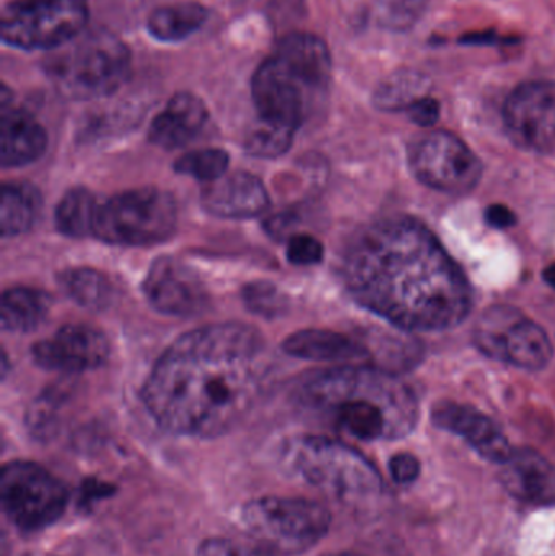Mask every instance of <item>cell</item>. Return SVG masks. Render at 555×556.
I'll return each instance as SVG.
<instances>
[{
	"instance_id": "11",
	"label": "cell",
	"mask_w": 555,
	"mask_h": 556,
	"mask_svg": "<svg viewBox=\"0 0 555 556\" xmlns=\"http://www.w3.org/2000/svg\"><path fill=\"white\" fill-rule=\"evenodd\" d=\"M475 342L491 358L530 371L546 368L554 356L546 330L507 304H497L481 314L475 327Z\"/></svg>"
},
{
	"instance_id": "14",
	"label": "cell",
	"mask_w": 555,
	"mask_h": 556,
	"mask_svg": "<svg viewBox=\"0 0 555 556\" xmlns=\"http://www.w3.org/2000/svg\"><path fill=\"white\" fill-rule=\"evenodd\" d=\"M143 294L150 306L165 316L189 319L209 307L204 281L175 257H159L152 264L143 280Z\"/></svg>"
},
{
	"instance_id": "36",
	"label": "cell",
	"mask_w": 555,
	"mask_h": 556,
	"mask_svg": "<svg viewBox=\"0 0 555 556\" xmlns=\"http://www.w3.org/2000/svg\"><path fill=\"white\" fill-rule=\"evenodd\" d=\"M485 218H488L489 224L495 228H508L517 222L514 212L501 204L491 205V207L488 208Z\"/></svg>"
},
{
	"instance_id": "24",
	"label": "cell",
	"mask_w": 555,
	"mask_h": 556,
	"mask_svg": "<svg viewBox=\"0 0 555 556\" xmlns=\"http://www.w3.org/2000/svg\"><path fill=\"white\" fill-rule=\"evenodd\" d=\"M41 192L28 182H9L2 188L0 228L3 238L18 237L35 227L41 215Z\"/></svg>"
},
{
	"instance_id": "26",
	"label": "cell",
	"mask_w": 555,
	"mask_h": 556,
	"mask_svg": "<svg viewBox=\"0 0 555 556\" xmlns=\"http://www.w3.org/2000/svg\"><path fill=\"white\" fill-rule=\"evenodd\" d=\"M98 205L94 194L85 188H72L55 207V228L67 238L93 237Z\"/></svg>"
},
{
	"instance_id": "8",
	"label": "cell",
	"mask_w": 555,
	"mask_h": 556,
	"mask_svg": "<svg viewBox=\"0 0 555 556\" xmlns=\"http://www.w3.org/2000/svg\"><path fill=\"white\" fill-rule=\"evenodd\" d=\"M178 225V205L169 192L137 188L100 202L93 237L119 247H150L169 240Z\"/></svg>"
},
{
	"instance_id": "16",
	"label": "cell",
	"mask_w": 555,
	"mask_h": 556,
	"mask_svg": "<svg viewBox=\"0 0 555 556\" xmlns=\"http://www.w3.org/2000/svg\"><path fill=\"white\" fill-rule=\"evenodd\" d=\"M432 421L440 430L463 438L479 456L484 457L489 463L504 466L514 454L504 431L478 408L452 401L440 402L433 407Z\"/></svg>"
},
{
	"instance_id": "34",
	"label": "cell",
	"mask_w": 555,
	"mask_h": 556,
	"mask_svg": "<svg viewBox=\"0 0 555 556\" xmlns=\"http://www.w3.org/2000/svg\"><path fill=\"white\" fill-rule=\"evenodd\" d=\"M390 473L394 482L401 483V485L416 482L420 476L419 459L413 456V454H396V456L390 460Z\"/></svg>"
},
{
	"instance_id": "12",
	"label": "cell",
	"mask_w": 555,
	"mask_h": 556,
	"mask_svg": "<svg viewBox=\"0 0 555 556\" xmlns=\"http://www.w3.org/2000/svg\"><path fill=\"white\" fill-rule=\"evenodd\" d=\"M409 166L422 185L446 194L471 192L482 178L481 160L462 139L446 130L414 140Z\"/></svg>"
},
{
	"instance_id": "21",
	"label": "cell",
	"mask_w": 555,
	"mask_h": 556,
	"mask_svg": "<svg viewBox=\"0 0 555 556\" xmlns=\"http://www.w3.org/2000/svg\"><path fill=\"white\" fill-rule=\"evenodd\" d=\"M287 355L312 362H341V359L362 358L367 350L361 343L332 330H299L287 337L282 343Z\"/></svg>"
},
{
	"instance_id": "30",
	"label": "cell",
	"mask_w": 555,
	"mask_h": 556,
	"mask_svg": "<svg viewBox=\"0 0 555 556\" xmlns=\"http://www.w3.org/2000/svg\"><path fill=\"white\" fill-rule=\"evenodd\" d=\"M241 294L248 309L264 319H277L289 309V300L286 294L269 281H253L243 288Z\"/></svg>"
},
{
	"instance_id": "9",
	"label": "cell",
	"mask_w": 555,
	"mask_h": 556,
	"mask_svg": "<svg viewBox=\"0 0 555 556\" xmlns=\"http://www.w3.org/2000/svg\"><path fill=\"white\" fill-rule=\"evenodd\" d=\"M67 486L46 467L29 460H12L0 473V502L20 532L51 528L67 509Z\"/></svg>"
},
{
	"instance_id": "17",
	"label": "cell",
	"mask_w": 555,
	"mask_h": 556,
	"mask_svg": "<svg viewBox=\"0 0 555 556\" xmlns=\"http://www.w3.org/2000/svg\"><path fill=\"white\" fill-rule=\"evenodd\" d=\"M0 108V163L3 168H20L41 159L48 149L45 127L28 111L13 104L9 88L3 87Z\"/></svg>"
},
{
	"instance_id": "3",
	"label": "cell",
	"mask_w": 555,
	"mask_h": 556,
	"mask_svg": "<svg viewBox=\"0 0 555 556\" xmlns=\"http://www.w3.org/2000/svg\"><path fill=\"white\" fill-rule=\"evenodd\" d=\"M302 401L329 412L345 433L361 441L398 440L416 428L419 407L404 382L374 368H335L303 386Z\"/></svg>"
},
{
	"instance_id": "1",
	"label": "cell",
	"mask_w": 555,
	"mask_h": 556,
	"mask_svg": "<svg viewBox=\"0 0 555 556\" xmlns=\"http://www.w3.org/2000/svg\"><path fill=\"white\" fill-rule=\"evenodd\" d=\"M266 378V343L256 327L211 324L165 350L143 384L142 401L168 433L222 437L250 414Z\"/></svg>"
},
{
	"instance_id": "19",
	"label": "cell",
	"mask_w": 555,
	"mask_h": 556,
	"mask_svg": "<svg viewBox=\"0 0 555 556\" xmlns=\"http://www.w3.org/2000/svg\"><path fill=\"white\" fill-rule=\"evenodd\" d=\"M209 123L204 101L189 91L176 93L150 124L149 139L163 150L182 149L198 139Z\"/></svg>"
},
{
	"instance_id": "10",
	"label": "cell",
	"mask_w": 555,
	"mask_h": 556,
	"mask_svg": "<svg viewBox=\"0 0 555 556\" xmlns=\"http://www.w3.org/2000/svg\"><path fill=\"white\" fill-rule=\"evenodd\" d=\"M87 22V0H9L0 25L7 45L52 51L80 35Z\"/></svg>"
},
{
	"instance_id": "25",
	"label": "cell",
	"mask_w": 555,
	"mask_h": 556,
	"mask_svg": "<svg viewBox=\"0 0 555 556\" xmlns=\"http://www.w3.org/2000/svg\"><path fill=\"white\" fill-rule=\"evenodd\" d=\"M59 285L72 301L87 311H104L113 304L114 288L104 274L90 267H75L59 274Z\"/></svg>"
},
{
	"instance_id": "38",
	"label": "cell",
	"mask_w": 555,
	"mask_h": 556,
	"mask_svg": "<svg viewBox=\"0 0 555 556\" xmlns=\"http://www.w3.org/2000/svg\"><path fill=\"white\" fill-rule=\"evenodd\" d=\"M338 556H357V555H349V554H348V555H338Z\"/></svg>"
},
{
	"instance_id": "13",
	"label": "cell",
	"mask_w": 555,
	"mask_h": 556,
	"mask_svg": "<svg viewBox=\"0 0 555 556\" xmlns=\"http://www.w3.org/2000/svg\"><path fill=\"white\" fill-rule=\"evenodd\" d=\"M504 123L517 146L541 155L555 153V84L525 81L505 101Z\"/></svg>"
},
{
	"instance_id": "22",
	"label": "cell",
	"mask_w": 555,
	"mask_h": 556,
	"mask_svg": "<svg viewBox=\"0 0 555 556\" xmlns=\"http://www.w3.org/2000/svg\"><path fill=\"white\" fill-rule=\"evenodd\" d=\"M51 304V296L45 291L29 287L9 288L2 294L0 326L5 332H33L45 323Z\"/></svg>"
},
{
	"instance_id": "27",
	"label": "cell",
	"mask_w": 555,
	"mask_h": 556,
	"mask_svg": "<svg viewBox=\"0 0 555 556\" xmlns=\"http://www.w3.org/2000/svg\"><path fill=\"white\" fill-rule=\"evenodd\" d=\"M427 78L414 71H400L381 81L374 103L383 111H406L414 101L427 97Z\"/></svg>"
},
{
	"instance_id": "5",
	"label": "cell",
	"mask_w": 555,
	"mask_h": 556,
	"mask_svg": "<svg viewBox=\"0 0 555 556\" xmlns=\"http://www.w3.org/2000/svg\"><path fill=\"white\" fill-rule=\"evenodd\" d=\"M45 71L62 97L97 100L123 87L129 77L130 51L119 36L108 29H84L52 49Z\"/></svg>"
},
{
	"instance_id": "6",
	"label": "cell",
	"mask_w": 555,
	"mask_h": 556,
	"mask_svg": "<svg viewBox=\"0 0 555 556\" xmlns=\"http://www.w3.org/2000/svg\"><path fill=\"white\" fill-rule=\"evenodd\" d=\"M286 473L341 500L378 495L383 480L374 464L354 447L326 437H297L279 453Z\"/></svg>"
},
{
	"instance_id": "4",
	"label": "cell",
	"mask_w": 555,
	"mask_h": 556,
	"mask_svg": "<svg viewBox=\"0 0 555 556\" xmlns=\"http://www.w3.org/2000/svg\"><path fill=\"white\" fill-rule=\"evenodd\" d=\"M331 72V52L321 38L303 31L286 36L251 81L260 121L297 132L325 100Z\"/></svg>"
},
{
	"instance_id": "15",
	"label": "cell",
	"mask_w": 555,
	"mask_h": 556,
	"mask_svg": "<svg viewBox=\"0 0 555 556\" xmlns=\"http://www.w3.org/2000/svg\"><path fill=\"white\" fill-rule=\"evenodd\" d=\"M33 362L48 371L84 372L101 368L110 358L106 336L87 324H68L31 349Z\"/></svg>"
},
{
	"instance_id": "7",
	"label": "cell",
	"mask_w": 555,
	"mask_h": 556,
	"mask_svg": "<svg viewBox=\"0 0 555 556\" xmlns=\"http://www.w3.org/2000/svg\"><path fill=\"white\" fill-rule=\"evenodd\" d=\"M240 522L251 538L277 555H300L328 535L332 516L313 500L260 496L241 508Z\"/></svg>"
},
{
	"instance_id": "18",
	"label": "cell",
	"mask_w": 555,
	"mask_h": 556,
	"mask_svg": "<svg viewBox=\"0 0 555 556\" xmlns=\"http://www.w3.org/2000/svg\"><path fill=\"white\" fill-rule=\"evenodd\" d=\"M205 212L220 218L240 220L264 214L270 199L264 182L253 173L237 172L209 182L201 194Z\"/></svg>"
},
{
	"instance_id": "35",
	"label": "cell",
	"mask_w": 555,
	"mask_h": 556,
	"mask_svg": "<svg viewBox=\"0 0 555 556\" xmlns=\"http://www.w3.org/2000/svg\"><path fill=\"white\" fill-rule=\"evenodd\" d=\"M407 114L414 123L422 127H430L439 121L440 104L439 101L430 97L419 98L407 108Z\"/></svg>"
},
{
	"instance_id": "33",
	"label": "cell",
	"mask_w": 555,
	"mask_h": 556,
	"mask_svg": "<svg viewBox=\"0 0 555 556\" xmlns=\"http://www.w3.org/2000/svg\"><path fill=\"white\" fill-rule=\"evenodd\" d=\"M199 556H277L264 545H250L234 539L211 538L199 545Z\"/></svg>"
},
{
	"instance_id": "28",
	"label": "cell",
	"mask_w": 555,
	"mask_h": 556,
	"mask_svg": "<svg viewBox=\"0 0 555 556\" xmlns=\"http://www.w3.org/2000/svg\"><path fill=\"white\" fill-rule=\"evenodd\" d=\"M230 156L222 149H201L185 153L175 162L176 173L202 182H214L227 175Z\"/></svg>"
},
{
	"instance_id": "20",
	"label": "cell",
	"mask_w": 555,
	"mask_h": 556,
	"mask_svg": "<svg viewBox=\"0 0 555 556\" xmlns=\"http://www.w3.org/2000/svg\"><path fill=\"white\" fill-rule=\"evenodd\" d=\"M502 483L520 502L533 505L555 502V467L537 451H514L502 469Z\"/></svg>"
},
{
	"instance_id": "29",
	"label": "cell",
	"mask_w": 555,
	"mask_h": 556,
	"mask_svg": "<svg viewBox=\"0 0 555 556\" xmlns=\"http://www.w3.org/2000/svg\"><path fill=\"white\" fill-rule=\"evenodd\" d=\"M293 136H295L293 130L260 121L256 129L251 130L250 136H248L244 150L254 159H277V156L289 152Z\"/></svg>"
},
{
	"instance_id": "32",
	"label": "cell",
	"mask_w": 555,
	"mask_h": 556,
	"mask_svg": "<svg viewBox=\"0 0 555 556\" xmlns=\"http://www.w3.org/2000/svg\"><path fill=\"white\" fill-rule=\"evenodd\" d=\"M325 257V247L318 238L308 233H295L287 243V260L293 266H315Z\"/></svg>"
},
{
	"instance_id": "23",
	"label": "cell",
	"mask_w": 555,
	"mask_h": 556,
	"mask_svg": "<svg viewBox=\"0 0 555 556\" xmlns=\"http://www.w3.org/2000/svg\"><path fill=\"white\" fill-rule=\"evenodd\" d=\"M207 16V9L201 3L181 0L152 10L147 18V29L159 41H182L199 31Z\"/></svg>"
},
{
	"instance_id": "2",
	"label": "cell",
	"mask_w": 555,
	"mask_h": 556,
	"mask_svg": "<svg viewBox=\"0 0 555 556\" xmlns=\"http://www.w3.org/2000/svg\"><path fill=\"white\" fill-rule=\"evenodd\" d=\"M342 278L361 306L400 329H452L471 313L465 274L413 218H390L365 230L345 254Z\"/></svg>"
},
{
	"instance_id": "31",
	"label": "cell",
	"mask_w": 555,
	"mask_h": 556,
	"mask_svg": "<svg viewBox=\"0 0 555 556\" xmlns=\"http://www.w3.org/2000/svg\"><path fill=\"white\" fill-rule=\"evenodd\" d=\"M429 0H378L377 20L391 31H407L424 15Z\"/></svg>"
},
{
	"instance_id": "37",
	"label": "cell",
	"mask_w": 555,
	"mask_h": 556,
	"mask_svg": "<svg viewBox=\"0 0 555 556\" xmlns=\"http://www.w3.org/2000/svg\"><path fill=\"white\" fill-rule=\"evenodd\" d=\"M544 277H546V280L555 288V266H551L550 269L544 273Z\"/></svg>"
}]
</instances>
